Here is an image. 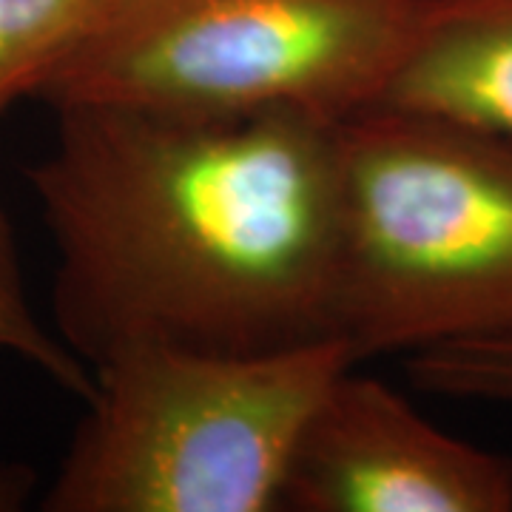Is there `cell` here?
<instances>
[{
  "label": "cell",
  "mask_w": 512,
  "mask_h": 512,
  "mask_svg": "<svg viewBox=\"0 0 512 512\" xmlns=\"http://www.w3.org/2000/svg\"><path fill=\"white\" fill-rule=\"evenodd\" d=\"M52 111L29 185L55 242V333L89 370L148 345L268 353L339 339L336 123Z\"/></svg>",
  "instance_id": "1"
},
{
  "label": "cell",
  "mask_w": 512,
  "mask_h": 512,
  "mask_svg": "<svg viewBox=\"0 0 512 512\" xmlns=\"http://www.w3.org/2000/svg\"><path fill=\"white\" fill-rule=\"evenodd\" d=\"M512 328V140L376 103L336 123V336L356 365Z\"/></svg>",
  "instance_id": "2"
},
{
  "label": "cell",
  "mask_w": 512,
  "mask_h": 512,
  "mask_svg": "<svg viewBox=\"0 0 512 512\" xmlns=\"http://www.w3.org/2000/svg\"><path fill=\"white\" fill-rule=\"evenodd\" d=\"M350 365L339 339L268 353L126 350L92 370L43 510H279L302 427Z\"/></svg>",
  "instance_id": "3"
},
{
  "label": "cell",
  "mask_w": 512,
  "mask_h": 512,
  "mask_svg": "<svg viewBox=\"0 0 512 512\" xmlns=\"http://www.w3.org/2000/svg\"><path fill=\"white\" fill-rule=\"evenodd\" d=\"M424 0H106L35 100L342 123L382 100Z\"/></svg>",
  "instance_id": "4"
},
{
  "label": "cell",
  "mask_w": 512,
  "mask_h": 512,
  "mask_svg": "<svg viewBox=\"0 0 512 512\" xmlns=\"http://www.w3.org/2000/svg\"><path fill=\"white\" fill-rule=\"evenodd\" d=\"M279 510L512 512V458L450 436L350 365L302 427Z\"/></svg>",
  "instance_id": "5"
},
{
  "label": "cell",
  "mask_w": 512,
  "mask_h": 512,
  "mask_svg": "<svg viewBox=\"0 0 512 512\" xmlns=\"http://www.w3.org/2000/svg\"><path fill=\"white\" fill-rule=\"evenodd\" d=\"M379 103L512 140V0H424Z\"/></svg>",
  "instance_id": "6"
},
{
  "label": "cell",
  "mask_w": 512,
  "mask_h": 512,
  "mask_svg": "<svg viewBox=\"0 0 512 512\" xmlns=\"http://www.w3.org/2000/svg\"><path fill=\"white\" fill-rule=\"evenodd\" d=\"M106 0H0V117L35 100L100 18Z\"/></svg>",
  "instance_id": "7"
},
{
  "label": "cell",
  "mask_w": 512,
  "mask_h": 512,
  "mask_svg": "<svg viewBox=\"0 0 512 512\" xmlns=\"http://www.w3.org/2000/svg\"><path fill=\"white\" fill-rule=\"evenodd\" d=\"M0 353H12L29 362L63 390L80 396L83 402L92 393V370L63 345L57 333L43 328V322L37 319L26 291L15 231L6 217L3 202H0Z\"/></svg>",
  "instance_id": "8"
},
{
  "label": "cell",
  "mask_w": 512,
  "mask_h": 512,
  "mask_svg": "<svg viewBox=\"0 0 512 512\" xmlns=\"http://www.w3.org/2000/svg\"><path fill=\"white\" fill-rule=\"evenodd\" d=\"M407 373L436 396L512 404V328L419 350Z\"/></svg>",
  "instance_id": "9"
},
{
  "label": "cell",
  "mask_w": 512,
  "mask_h": 512,
  "mask_svg": "<svg viewBox=\"0 0 512 512\" xmlns=\"http://www.w3.org/2000/svg\"><path fill=\"white\" fill-rule=\"evenodd\" d=\"M32 487H35V476L26 467L0 461V512L20 510L29 501Z\"/></svg>",
  "instance_id": "10"
}]
</instances>
